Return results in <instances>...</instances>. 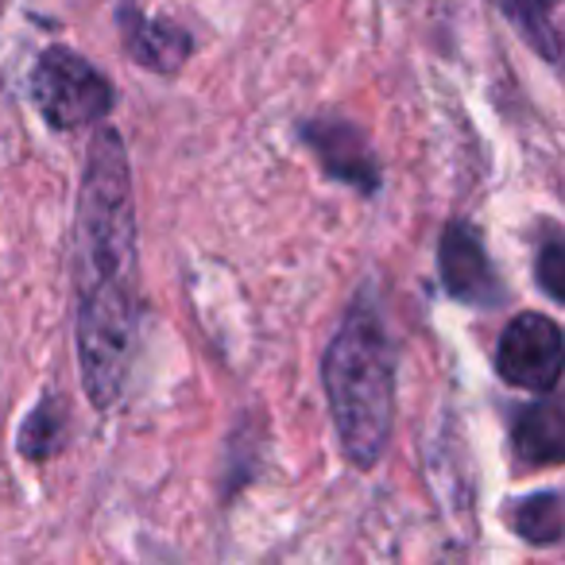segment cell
<instances>
[{
	"label": "cell",
	"mask_w": 565,
	"mask_h": 565,
	"mask_svg": "<svg viewBox=\"0 0 565 565\" xmlns=\"http://www.w3.org/2000/svg\"><path fill=\"white\" fill-rule=\"evenodd\" d=\"M322 384L345 457L356 469H372L387 454L395 426V349L369 295L333 333L322 356Z\"/></svg>",
	"instance_id": "obj_1"
},
{
	"label": "cell",
	"mask_w": 565,
	"mask_h": 565,
	"mask_svg": "<svg viewBox=\"0 0 565 565\" xmlns=\"http://www.w3.org/2000/svg\"><path fill=\"white\" fill-rule=\"evenodd\" d=\"M136 279V198L128 151L113 128L97 125L74 213V287Z\"/></svg>",
	"instance_id": "obj_2"
},
{
	"label": "cell",
	"mask_w": 565,
	"mask_h": 565,
	"mask_svg": "<svg viewBox=\"0 0 565 565\" xmlns=\"http://www.w3.org/2000/svg\"><path fill=\"white\" fill-rule=\"evenodd\" d=\"M78 369L86 399L97 411H113L128 387L136 353V287L132 282H105L78 291Z\"/></svg>",
	"instance_id": "obj_3"
},
{
	"label": "cell",
	"mask_w": 565,
	"mask_h": 565,
	"mask_svg": "<svg viewBox=\"0 0 565 565\" xmlns=\"http://www.w3.org/2000/svg\"><path fill=\"white\" fill-rule=\"evenodd\" d=\"M32 97L58 132L97 128L113 109V82L71 47H47L32 71Z\"/></svg>",
	"instance_id": "obj_4"
},
{
	"label": "cell",
	"mask_w": 565,
	"mask_h": 565,
	"mask_svg": "<svg viewBox=\"0 0 565 565\" xmlns=\"http://www.w3.org/2000/svg\"><path fill=\"white\" fill-rule=\"evenodd\" d=\"M562 326L550 315H539V310L511 318L500 338V349H495V372L511 387H523V392H554L557 380H562Z\"/></svg>",
	"instance_id": "obj_5"
},
{
	"label": "cell",
	"mask_w": 565,
	"mask_h": 565,
	"mask_svg": "<svg viewBox=\"0 0 565 565\" xmlns=\"http://www.w3.org/2000/svg\"><path fill=\"white\" fill-rule=\"evenodd\" d=\"M438 271L441 287L457 302H472V307H495L500 302V275H495L492 259L480 244V233L465 221H454L441 233Z\"/></svg>",
	"instance_id": "obj_6"
},
{
	"label": "cell",
	"mask_w": 565,
	"mask_h": 565,
	"mask_svg": "<svg viewBox=\"0 0 565 565\" xmlns=\"http://www.w3.org/2000/svg\"><path fill=\"white\" fill-rule=\"evenodd\" d=\"M302 140L310 143V151L318 156V163L326 167L330 179L356 186L361 194H376L380 163L372 156L369 140L353 125H345V120H315V125H307Z\"/></svg>",
	"instance_id": "obj_7"
},
{
	"label": "cell",
	"mask_w": 565,
	"mask_h": 565,
	"mask_svg": "<svg viewBox=\"0 0 565 565\" xmlns=\"http://www.w3.org/2000/svg\"><path fill=\"white\" fill-rule=\"evenodd\" d=\"M120 32H125L128 55L151 74H174L190 58V47H194L179 24L143 17L136 4L120 9Z\"/></svg>",
	"instance_id": "obj_8"
},
{
	"label": "cell",
	"mask_w": 565,
	"mask_h": 565,
	"mask_svg": "<svg viewBox=\"0 0 565 565\" xmlns=\"http://www.w3.org/2000/svg\"><path fill=\"white\" fill-rule=\"evenodd\" d=\"M515 457L523 465H557L565 457V418H562V407L557 399H539L515 418Z\"/></svg>",
	"instance_id": "obj_9"
},
{
	"label": "cell",
	"mask_w": 565,
	"mask_h": 565,
	"mask_svg": "<svg viewBox=\"0 0 565 565\" xmlns=\"http://www.w3.org/2000/svg\"><path fill=\"white\" fill-rule=\"evenodd\" d=\"M495 4L542 58L557 63V55H562V24H557L562 0H495Z\"/></svg>",
	"instance_id": "obj_10"
},
{
	"label": "cell",
	"mask_w": 565,
	"mask_h": 565,
	"mask_svg": "<svg viewBox=\"0 0 565 565\" xmlns=\"http://www.w3.org/2000/svg\"><path fill=\"white\" fill-rule=\"evenodd\" d=\"M63 441H66V415L55 395H47L43 403H35L28 423L20 426V454L32 457V461H47V457H55L63 449Z\"/></svg>",
	"instance_id": "obj_11"
},
{
	"label": "cell",
	"mask_w": 565,
	"mask_h": 565,
	"mask_svg": "<svg viewBox=\"0 0 565 565\" xmlns=\"http://www.w3.org/2000/svg\"><path fill=\"white\" fill-rule=\"evenodd\" d=\"M515 531L534 546H557L562 542V495L539 492L526 495L515 508Z\"/></svg>",
	"instance_id": "obj_12"
},
{
	"label": "cell",
	"mask_w": 565,
	"mask_h": 565,
	"mask_svg": "<svg viewBox=\"0 0 565 565\" xmlns=\"http://www.w3.org/2000/svg\"><path fill=\"white\" fill-rule=\"evenodd\" d=\"M539 282L550 299H562L565 295V248H562V241H546V248H542Z\"/></svg>",
	"instance_id": "obj_13"
}]
</instances>
